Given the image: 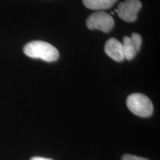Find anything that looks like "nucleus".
Here are the masks:
<instances>
[{"instance_id":"3","label":"nucleus","mask_w":160,"mask_h":160,"mask_svg":"<svg viewBox=\"0 0 160 160\" xmlns=\"http://www.w3.org/2000/svg\"><path fill=\"white\" fill-rule=\"evenodd\" d=\"M86 25L90 30H99L108 33L114 26V20L108 13L99 11L92 13L86 20Z\"/></svg>"},{"instance_id":"5","label":"nucleus","mask_w":160,"mask_h":160,"mask_svg":"<svg viewBox=\"0 0 160 160\" xmlns=\"http://www.w3.org/2000/svg\"><path fill=\"white\" fill-rule=\"evenodd\" d=\"M142 41V37L137 33H133L131 37H125L123 38L122 50L125 59L131 60L135 57L141 48Z\"/></svg>"},{"instance_id":"6","label":"nucleus","mask_w":160,"mask_h":160,"mask_svg":"<svg viewBox=\"0 0 160 160\" xmlns=\"http://www.w3.org/2000/svg\"><path fill=\"white\" fill-rule=\"evenodd\" d=\"M105 53L112 59L117 62H122L125 59L122 50V43L115 38H111L106 42Z\"/></svg>"},{"instance_id":"7","label":"nucleus","mask_w":160,"mask_h":160,"mask_svg":"<svg viewBox=\"0 0 160 160\" xmlns=\"http://www.w3.org/2000/svg\"><path fill=\"white\" fill-rule=\"evenodd\" d=\"M117 0H82L84 5L91 10H105L112 7Z\"/></svg>"},{"instance_id":"1","label":"nucleus","mask_w":160,"mask_h":160,"mask_svg":"<svg viewBox=\"0 0 160 160\" xmlns=\"http://www.w3.org/2000/svg\"><path fill=\"white\" fill-rule=\"evenodd\" d=\"M23 52L28 57L48 62L57 61L59 57L58 50L51 44L43 41H33L28 43L24 47Z\"/></svg>"},{"instance_id":"4","label":"nucleus","mask_w":160,"mask_h":160,"mask_svg":"<svg viewBox=\"0 0 160 160\" xmlns=\"http://www.w3.org/2000/svg\"><path fill=\"white\" fill-rule=\"evenodd\" d=\"M142 8L139 0H125L118 5L116 12L120 19L128 22H133L137 19V13Z\"/></svg>"},{"instance_id":"2","label":"nucleus","mask_w":160,"mask_h":160,"mask_svg":"<svg viewBox=\"0 0 160 160\" xmlns=\"http://www.w3.org/2000/svg\"><path fill=\"white\" fill-rule=\"evenodd\" d=\"M127 106L133 114L140 117H148L153 111V104L148 97L142 93H133L127 98Z\"/></svg>"},{"instance_id":"8","label":"nucleus","mask_w":160,"mask_h":160,"mask_svg":"<svg viewBox=\"0 0 160 160\" xmlns=\"http://www.w3.org/2000/svg\"><path fill=\"white\" fill-rule=\"evenodd\" d=\"M122 160H149L145 158L137 157V156H133L131 154H125L122 158Z\"/></svg>"},{"instance_id":"9","label":"nucleus","mask_w":160,"mask_h":160,"mask_svg":"<svg viewBox=\"0 0 160 160\" xmlns=\"http://www.w3.org/2000/svg\"><path fill=\"white\" fill-rule=\"evenodd\" d=\"M31 160H53L51 159H48V158H44V157H32Z\"/></svg>"}]
</instances>
